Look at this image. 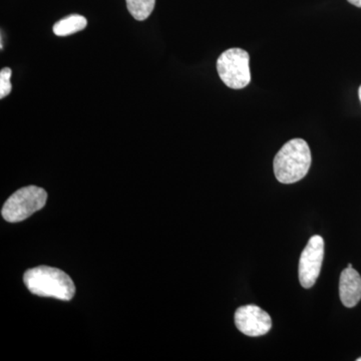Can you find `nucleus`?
<instances>
[{
    "instance_id": "1a4fd4ad",
    "label": "nucleus",
    "mask_w": 361,
    "mask_h": 361,
    "mask_svg": "<svg viewBox=\"0 0 361 361\" xmlns=\"http://www.w3.org/2000/svg\"><path fill=\"white\" fill-rule=\"evenodd\" d=\"M130 16L137 20H145L155 8L156 0H126Z\"/></svg>"
},
{
    "instance_id": "ddd939ff",
    "label": "nucleus",
    "mask_w": 361,
    "mask_h": 361,
    "mask_svg": "<svg viewBox=\"0 0 361 361\" xmlns=\"http://www.w3.org/2000/svg\"><path fill=\"white\" fill-rule=\"evenodd\" d=\"M348 267L353 268V264H351V263H348Z\"/></svg>"
},
{
    "instance_id": "4468645a",
    "label": "nucleus",
    "mask_w": 361,
    "mask_h": 361,
    "mask_svg": "<svg viewBox=\"0 0 361 361\" xmlns=\"http://www.w3.org/2000/svg\"><path fill=\"white\" fill-rule=\"evenodd\" d=\"M357 361H361V357L358 358Z\"/></svg>"
},
{
    "instance_id": "f03ea898",
    "label": "nucleus",
    "mask_w": 361,
    "mask_h": 361,
    "mask_svg": "<svg viewBox=\"0 0 361 361\" xmlns=\"http://www.w3.org/2000/svg\"><path fill=\"white\" fill-rule=\"evenodd\" d=\"M311 166V152L302 139L290 140L275 156L274 174L283 184H293L302 180Z\"/></svg>"
},
{
    "instance_id": "20e7f679",
    "label": "nucleus",
    "mask_w": 361,
    "mask_h": 361,
    "mask_svg": "<svg viewBox=\"0 0 361 361\" xmlns=\"http://www.w3.org/2000/svg\"><path fill=\"white\" fill-rule=\"evenodd\" d=\"M217 71L230 89H244L251 80L248 52L241 49H227L218 59Z\"/></svg>"
},
{
    "instance_id": "7ed1b4c3",
    "label": "nucleus",
    "mask_w": 361,
    "mask_h": 361,
    "mask_svg": "<svg viewBox=\"0 0 361 361\" xmlns=\"http://www.w3.org/2000/svg\"><path fill=\"white\" fill-rule=\"evenodd\" d=\"M47 199V193L42 188H21L4 203L1 210L2 217L7 222H21L44 208Z\"/></svg>"
},
{
    "instance_id": "6e6552de",
    "label": "nucleus",
    "mask_w": 361,
    "mask_h": 361,
    "mask_svg": "<svg viewBox=\"0 0 361 361\" xmlns=\"http://www.w3.org/2000/svg\"><path fill=\"white\" fill-rule=\"evenodd\" d=\"M87 25V20L85 16L80 14H71L65 18L58 21L54 25V33L58 37H68L78 32L84 30Z\"/></svg>"
},
{
    "instance_id": "9b49d317",
    "label": "nucleus",
    "mask_w": 361,
    "mask_h": 361,
    "mask_svg": "<svg viewBox=\"0 0 361 361\" xmlns=\"http://www.w3.org/2000/svg\"><path fill=\"white\" fill-rule=\"evenodd\" d=\"M348 2H350L353 6L360 7L361 8V0H348Z\"/></svg>"
},
{
    "instance_id": "423d86ee",
    "label": "nucleus",
    "mask_w": 361,
    "mask_h": 361,
    "mask_svg": "<svg viewBox=\"0 0 361 361\" xmlns=\"http://www.w3.org/2000/svg\"><path fill=\"white\" fill-rule=\"evenodd\" d=\"M235 324L237 329L248 336H265L272 327V320L266 311L258 306H241L235 312Z\"/></svg>"
},
{
    "instance_id": "f257e3e1",
    "label": "nucleus",
    "mask_w": 361,
    "mask_h": 361,
    "mask_svg": "<svg viewBox=\"0 0 361 361\" xmlns=\"http://www.w3.org/2000/svg\"><path fill=\"white\" fill-rule=\"evenodd\" d=\"M23 282L32 294L68 301L75 296V286L71 278L58 268L39 266L26 271Z\"/></svg>"
},
{
    "instance_id": "0eeeda50",
    "label": "nucleus",
    "mask_w": 361,
    "mask_h": 361,
    "mask_svg": "<svg viewBox=\"0 0 361 361\" xmlns=\"http://www.w3.org/2000/svg\"><path fill=\"white\" fill-rule=\"evenodd\" d=\"M339 295L345 307H355L361 299V277L353 268H346L341 272L339 280Z\"/></svg>"
},
{
    "instance_id": "f8f14e48",
    "label": "nucleus",
    "mask_w": 361,
    "mask_h": 361,
    "mask_svg": "<svg viewBox=\"0 0 361 361\" xmlns=\"http://www.w3.org/2000/svg\"><path fill=\"white\" fill-rule=\"evenodd\" d=\"M358 94H360V102H361V85L360 87V90H358Z\"/></svg>"
},
{
    "instance_id": "39448f33",
    "label": "nucleus",
    "mask_w": 361,
    "mask_h": 361,
    "mask_svg": "<svg viewBox=\"0 0 361 361\" xmlns=\"http://www.w3.org/2000/svg\"><path fill=\"white\" fill-rule=\"evenodd\" d=\"M323 257L324 240L315 235L308 241L299 261V281L304 288H311L315 284L322 270Z\"/></svg>"
},
{
    "instance_id": "9d476101",
    "label": "nucleus",
    "mask_w": 361,
    "mask_h": 361,
    "mask_svg": "<svg viewBox=\"0 0 361 361\" xmlns=\"http://www.w3.org/2000/svg\"><path fill=\"white\" fill-rule=\"evenodd\" d=\"M11 75L13 71L9 68H2L0 71V99H4L8 96L13 90L11 82Z\"/></svg>"
}]
</instances>
